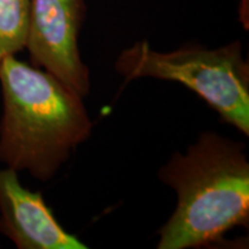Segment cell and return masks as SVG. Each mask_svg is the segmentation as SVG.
I'll use <instances>...</instances> for the list:
<instances>
[{
	"label": "cell",
	"instance_id": "1",
	"mask_svg": "<svg viewBox=\"0 0 249 249\" xmlns=\"http://www.w3.org/2000/svg\"><path fill=\"white\" fill-rule=\"evenodd\" d=\"M178 196L158 249L201 248L249 223V160L244 142L203 132L158 172Z\"/></svg>",
	"mask_w": 249,
	"mask_h": 249
},
{
	"label": "cell",
	"instance_id": "2",
	"mask_svg": "<svg viewBox=\"0 0 249 249\" xmlns=\"http://www.w3.org/2000/svg\"><path fill=\"white\" fill-rule=\"evenodd\" d=\"M0 161L49 181L91 134L83 98L15 55L0 64Z\"/></svg>",
	"mask_w": 249,
	"mask_h": 249
},
{
	"label": "cell",
	"instance_id": "3",
	"mask_svg": "<svg viewBox=\"0 0 249 249\" xmlns=\"http://www.w3.org/2000/svg\"><path fill=\"white\" fill-rule=\"evenodd\" d=\"M126 82L142 77L174 81L191 89L226 124L249 135V64L239 40L218 49L186 46L158 52L135 43L116 60Z\"/></svg>",
	"mask_w": 249,
	"mask_h": 249
},
{
	"label": "cell",
	"instance_id": "4",
	"mask_svg": "<svg viewBox=\"0 0 249 249\" xmlns=\"http://www.w3.org/2000/svg\"><path fill=\"white\" fill-rule=\"evenodd\" d=\"M85 15L83 0H29L26 43L33 66L57 77L82 98L90 91L89 68L79 49Z\"/></svg>",
	"mask_w": 249,
	"mask_h": 249
},
{
	"label": "cell",
	"instance_id": "5",
	"mask_svg": "<svg viewBox=\"0 0 249 249\" xmlns=\"http://www.w3.org/2000/svg\"><path fill=\"white\" fill-rule=\"evenodd\" d=\"M0 231L18 249H87L62 227L39 192L21 185L17 171L0 170Z\"/></svg>",
	"mask_w": 249,
	"mask_h": 249
},
{
	"label": "cell",
	"instance_id": "6",
	"mask_svg": "<svg viewBox=\"0 0 249 249\" xmlns=\"http://www.w3.org/2000/svg\"><path fill=\"white\" fill-rule=\"evenodd\" d=\"M29 0H0V64L26 49Z\"/></svg>",
	"mask_w": 249,
	"mask_h": 249
}]
</instances>
